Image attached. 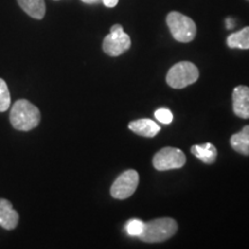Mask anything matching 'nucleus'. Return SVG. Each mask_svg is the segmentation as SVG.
<instances>
[{
    "label": "nucleus",
    "instance_id": "obj_1",
    "mask_svg": "<svg viewBox=\"0 0 249 249\" xmlns=\"http://www.w3.org/2000/svg\"><path fill=\"white\" fill-rule=\"evenodd\" d=\"M9 120H11L12 126L17 130L29 132L38 126L40 112L38 107L27 99H18L11 108Z\"/></svg>",
    "mask_w": 249,
    "mask_h": 249
},
{
    "label": "nucleus",
    "instance_id": "obj_2",
    "mask_svg": "<svg viewBox=\"0 0 249 249\" xmlns=\"http://www.w3.org/2000/svg\"><path fill=\"white\" fill-rule=\"evenodd\" d=\"M178 231V224L172 218H158L144 223V230L139 236L142 241L150 242H163L169 240Z\"/></svg>",
    "mask_w": 249,
    "mask_h": 249
},
{
    "label": "nucleus",
    "instance_id": "obj_3",
    "mask_svg": "<svg viewBox=\"0 0 249 249\" xmlns=\"http://www.w3.org/2000/svg\"><path fill=\"white\" fill-rule=\"evenodd\" d=\"M200 73L197 67L191 61H181L169 70L166 82L171 88L182 89L193 85L197 81Z\"/></svg>",
    "mask_w": 249,
    "mask_h": 249
},
{
    "label": "nucleus",
    "instance_id": "obj_4",
    "mask_svg": "<svg viewBox=\"0 0 249 249\" xmlns=\"http://www.w3.org/2000/svg\"><path fill=\"white\" fill-rule=\"evenodd\" d=\"M166 23L173 38L180 43H189L196 36V24L191 18L179 12H171L166 17Z\"/></svg>",
    "mask_w": 249,
    "mask_h": 249
},
{
    "label": "nucleus",
    "instance_id": "obj_5",
    "mask_svg": "<svg viewBox=\"0 0 249 249\" xmlns=\"http://www.w3.org/2000/svg\"><path fill=\"white\" fill-rule=\"evenodd\" d=\"M130 37L124 31L123 26L114 24L111 27L110 34L103 40V51L110 57H118L130 48Z\"/></svg>",
    "mask_w": 249,
    "mask_h": 249
},
{
    "label": "nucleus",
    "instance_id": "obj_6",
    "mask_svg": "<svg viewBox=\"0 0 249 249\" xmlns=\"http://www.w3.org/2000/svg\"><path fill=\"white\" fill-rule=\"evenodd\" d=\"M186 163V156L180 149L163 148L154 156L152 164L157 171L181 169Z\"/></svg>",
    "mask_w": 249,
    "mask_h": 249
},
{
    "label": "nucleus",
    "instance_id": "obj_7",
    "mask_svg": "<svg viewBox=\"0 0 249 249\" xmlns=\"http://www.w3.org/2000/svg\"><path fill=\"white\" fill-rule=\"evenodd\" d=\"M139 179V173L135 170L124 171L111 186V195L117 200H126L130 197L138 188Z\"/></svg>",
    "mask_w": 249,
    "mask_h": 249
},
{
    "label": "nucleus",
    "instance_id": "obj_8",
    "mask_svg": "<svg viewBox=\"0 0 249 249\" xmlns=\"http://www.w3.org/2000/svg\"><path fill=\"white\" fill-rule=\"evenodd\" d=\"M233 111L235 116L249 119V87L238 86L232 93Z\"/></svg>",
    "mask_w": 249,
    "mask_h": 249
},
{
    "label": "nucleus",
    "instance_id": "obj_9",
    "mask_svg": "<svg viewBox=\"0 0 249 249\" xmlns=\"http://www.w3.org/2000/svg\"><path fill=\"white\" fill-rule=\"evenodd\" d=\"M18 219L20 216L13 209V204L6 198H0V226L11 231L18 226Z\"/></svg>",
    "mask_w": 249,
    "mask_h": 249
},
{
    "label": "nucleus",
    "instance_id": "obj_10",
    "mask_svg": "<svg viewBox=\"0 0 249 249\" xmlns=\"http://www.w3.org/2000/svg\"><path fill=\"white\" fill-rule=\"evenodd\" d=\"M128 128L138 135L144 136V138H154L160 133V127L157 123L151 119H139L130 121Z\"/></svg>",
    "mask_w": 249,
    "mask_h": 249
},
{
    "label": "nucleus",
    "instance_id": "obj_11",
    "mask_svg": "<svg viewBox=\"0 0 249 249\" xmlns=\"http://www.w3.org/2000/svg\"><path fill=\"white\" fill-rule=\"evenodd\" d=\"M18 6L24 13L36 20H42L45 17L46 6L44 0H17Z\"/></svg>",
    "mask_w": 249,
    "mask_h": 249
},
{
    "label": "nucleus",
    "instance_id": "obj_12",
    "mask_svg": "<svg viewBox=\"0 0 249 249\" xmlns=\"http://www.w3.org/2000/svg\"><path fill=\"white\" fill-rule=\"evenodd\" d=\"M191 151L195 157H197L205 164H213L217 158V149L210 142L200 145H193Z\"/></svg>",
    "mask_w": 249,
    "mask_h": 249
},
{
    "label": "nucleus",
    "instance_id": "obj_13",
    "mask_svg": "<svg viewBox=\"0 0 249 249\" xmlns=\"http://www.w3.org/2000/svg\"><path fill=\"white\" fill-rule=\"evenodd\" d=\"M230 142L233 150L241 155L249 156V124L245 126L239 133L233 134Z\"/></svg>",
    "mask_w": 249,
    "mask_h": 249
},
{
    "label": "nucleus",
    "instance_id": "obj_14",
    "mask_svg": "<svg viewBox=\"0 0 249 249\" xmlns=\"http://www.w3.org/2000/svg\"><path fill=\"white\" fill-rule=\"evenodd\" d=\"M227 45L231 49H249V27H246L244 29L233 33L227 37Z\"/></svg>",
    "mask_w": 249,
    "mask_h": 249
},
{
    "label": "nucleus",
    "instance_id": "obj_15",
    "mask_svg": "<svg viewBox=\"0 0 249 249\" xmlns=\"http://www.w3.org/2000/svg\"><path fill=\"white\" fill-rule=\"evenodd\" d=\"M11 107V93L7 83L4 79H0V112L7 111Z\"/></svg>",
    "mask_w": 249,
    "mask_h": 249
},
{
    "label": "nucleus",
    "instance_id": "obj_16",
    "mask_svg": "<svg viewBox=\"0 0 249 249\" xmlns=\"http://www.w3.org/2000/svg\"><path fill=\"white\" fill-rule=\"evenodd\" d=\"M144 230V223L140 219H132L126 224V232L130 236H140Z\"/></svg>",
    "mask_w": 249,
    "mask_h": 249
},
{
    "label": "nucleus",
    "instance_id": "obj_17",
    "mask_svg": "<svg viewBox=\"0 0 249 249\" xmlns=\"http://www.w3.org/2000/svg\"><path fill=\"white\" fill-rule=\"evenodd\" d=\"M155 118L161 124H169L172 123L173 114H172V112H171L170 110H167V108H160V110H157L155 112Z\"/></svg>",
    "mask_w": 249,
    "mask_h": 249
},
{
    "label": "nucleus",
    "instance_id": "obj_18",
    "mask_svg": "<svg viewBox=\"0 0 249 249\" xmlns=\"http://www.w3.org/2000/svg\"><path fill=\"white\" fill-rule=\"evenodd\" d=\"M102 1L103 4L107 6V7L112 8V7H116L118 2H119V0H102Z\"/></svg>",
    "mask_w": 249,
    "mask_h": 249
},
{
    "label": "nucleus",
    "instance_id": "obj_19",
    "mask_svg": "<svg viewBox=\"0 0 249 249\" xmlns=\"http://www.w3.org/2000/svg\"><path fill=\"white\" fill-rule=\"evenodd\" d=\"M226 22H227V28H229V29H231V28L234 27V22H232V20H230V18L226 21Z\"/></svg>",
    "mask_w": 249,
    "mask_h": 249
},
{
    "label": "nucleus",
    "instance_id": "obj_20",
    "mask_svg": "<svg viewBox=\"0 0 249 249\" xmlns=\"http://www.w3.org/2000/svg\"><path fill=\"white\" fill-rule=\"evenodd\" d=\"M83 2H86V4H96V2H98L99 0H82Z\"/></svg>",
    "mask_w": 249,
    "mask_h": 249
},
{
    "label": "nucleus",
    "instance_id": "obj_21",
    "mask_svg": "<svg viewBox=\"0 0 249 249\" xmlns=\"http://www.w3.org/2000/svg\"><path fill=\"white\" fill-rule=\"evenodd\" d=\"M247 1H249V0H247Z\"/></svg>",
    "mask_w": 249,
    "mask_h": 249
}]
</instances>
